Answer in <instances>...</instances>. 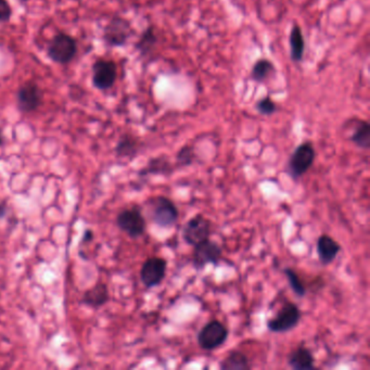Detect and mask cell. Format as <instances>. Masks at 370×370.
Segmentation results:
<instances>
[{"label": "cell", "mask_w": 370, "mask_h": 370, "mask_svg": "<svg viewBox=\"0 0 370 370\" xmlns=\"http://www.w3.org/2000/svg\"><path fill=\"white\" fill-rule=\"evenodd\" d=\"M150 219L161 228H171L177 223L179 212L175 203L169 198L158 196L149 203Z\"/></svg>", "instance_id": "6da1fadb"}, {"label": "cell", "mask_w": 370, "mask_h": 370, "mask_svg": "<svg viewBox=\"0 0 370 370\" xmlns=\"http://www.w3.org/2000/svg\"><path fill=\"white\" fill-rule=\"evenodd\" d=\"M299 306L292 302H286L274 317L267 321V328L274 333H285L295 329L301 321Z\"/></svg>", "instance_id": "7a4b0ae2"}, {"label": "cell", "mask_w": 370, "mask_h": 370, "mask_svg": "<svg viewBox=\"0 0 370 370\" xmlns=\"http://www.w3.org/2000/svg\"><path fill=\"white\" fill-rule=\"evenodd\" d=\"M316 152L310 141L301 143L293 151L288 162V173L295 181L305 175L315 161Z\"/></svg>", "instance_id": "3957f363"}, {"label": "cell", "mask_w": 370, "mask_h": 370, "mask_svg": "<svg viewBox=\"0 0 370 370\" xmlns=\"http://www.w3.org/2000/svg\"><path fill=\"white\" fill-rule=\"evenodd\" d=\"M77 53V44L71 35L67 33H58L50 43L47 56L58 65H68Z\"/></svg>", "instance_id": "277c9868"}, {"label": "cell", "mask_w": 370, "mask_h": 370, "mask_svg": "<svg viewBox=\"0 0 370 370\" xmlns=\"http://www.w3.org/2000/svg\"><path fill=\"white\" fill-rule=\"evenodd\" d=\"M228 335L229 331L226 326L214 319L200 330V333H198V344L205 351H213L221 347L227 341Z\"/></svg>", "instance_id": "5b68a950"}, {"label": "cell", "mask_w": 370, "mask_h": 370, "mask_svg": "<svg viewBox=\"0 0 370 370\" xmlns=\"http://www.w3.org/2000/svg\"><path fill=\"white\" fill-rule=\"evenodd\" d=\"M133 34L131 23L121 17H114L106 25L103 41L110 47H123Z\"/></svg>", "instance_id": "8992f818"}, {"label": "cell", "mask_w": 370, "mask_h": 370, "mask_svg": "<svg viewBox=\"0 0 370 370\" xmlns=\"http://www.w3.org/2000/svg\"><path fill=\"white\" fill-rule=\"evenodd\" d=\"M211 231V222L202 214H198L186 223L183 229V239L188 245L195 247L200 242L210 239Z\"/></svg>", "instance_id": "52a82bcc"}, {"label": "cell", "mask_w": 370, "mask_h": 370, "mask_svg": "<svg viewBox=\"0 0 370 370\" xmlns=\"http://www.w3.org/2000/svg\"><path fill=\"white\" fill-rule=\"evenodd\" d=\"M167 269V260L158 257H149L141 266L140 279L148 289L158 287L165 278Z\"/></svg>", "instance_id": "ba28073f"}, {"label": "cell", "mask_w": 370, "mask_h": 370, "mask_svg": "<svg viewBox=\"0 0 370 370\" xmlns=\"http://www.w3.org/2000/svg\"><path fill=\"white\" fill-rule=\"evenodd\" d=\"M117 224L120 229L127 234L131 238L141 237L145 234L146 224L145 217L138 208H132L122 211L117 215Z\"/></svg>", "instance_id": "9c48e42d"}, {"label": "cell", "mask_w": 370, "mask_h": 370, "mask_svg": "<svg viewBox=\"0 0 370 370\" xmlns=\"http://www.w3.org/2000/svg\"><path fill=\"white\" fill-rule=\"evenodd\" d=\"M193 250V263L195 269L200 271L209 264L219 265L223 255V250L216 242L204 240L196 245Z\"/></svg>", "instance_id": "30bf717a"}, {"label": "cell", "mask_w": 370, "mask_h": 370, "mask_svg": "<svg viewBox=\"0 0 370 370\" xmlns=\"http://www.w3.org/2000/svg\"><path fill=\"white\" fill-rule=\"evenodd\" d=\"M117 68L112 60L100 59L93 65V84L99 91H107L117 82Z\"/></svg>", "instance_id": "8fae6325"}, {"label": "cell", "mask_w": 370, "mask_h": 370, "mask_svg": "<svg viewBox=\"0 0 370 370\" xmlns=\"http://www.w3.org/2000/svg\"><path fill=\"white\" fill-rule=\"evenodd\" d=\"M43 101L41 88L34 82H27L20 86L17 93L18 109L22 113H31L39 108Z\"/></svg>", "instance_id": "7c38bea8"}, {"label": "cell", "mask_w": 370, "mask_h": 370, "mask_svg": "<svg viewBox=\"0 0 370 370\" xmlns=\"http://www.w3.org/2000/svg\"><path fill=\"white\" fill-rule=\"evenodd\" d=\"M316 248H317L319 261L325 266L333 263L341 251V245H339V242L328 235H323L318 238Z\"/></svg>", "instance_id": "4fadbf2b"}, {"label": "cell", "mask_w": 370, "mask_h": 370, "mask_svg": "<svg viewBox=\"0 0 370 370\" xmlns=\"http://www.w3.org/2000/svg\"><path fill=\"white\" fill-rule=\"evenodd\" d=\"M288 365L295 370L316 369L315 359L311 350L300 345L290 353L288 357Z\"/></svg>", "instance_id": "5bb4252c"}, {"label": "cell", "mask_w": 370, "mask_h": 370, "mask_svg": "<svg viewBox=\"0 0 370 370\" xmlns=\"http://www.w3.org/2000/svg\"><path fill=\"white\" fill-rule=\"evenodd\" d=\"M109 289L106 283H97L91 289L87 290L84 295V303L93 309H99L109 301Z\"/></svg>", "instance_id": "9a60e30c"}, {"label": "cell", "mask_w": 370, "mask_h": 370, "mask_svg": "<svg viewBox=\"0 0 370 370\" xmlns=\"http://www.w3.org/2000/svg\"><path fill=\"white\" fill-rule=\"evenodd\" d=\"M290 55L293 62H301L303 60L304 51H305V39L301 27L295 24L290 32L289 36Z\"/></svg>", "instance_id": "2e32d148"}, {"label": "cell", "mask_w": 370, "mask_h": 370, "mask_svg": "<svg viewBox=\"0 0 370 370\" xmlns=\"http://www.w3.org/2000/svg\"><path fill=\"white\" fill-rule=\"evenodd\" d=\"M222 370H249L252 366L249 357L241 351H231L219 364Z\"/></svg>", "instance_id": "e0dca14e"}, {"label": "cell", "mask_w": 370, "mask_h": 370, "mask_svg": "<svg viewBox=\"0 0 370 370\" xmlns=\"http://www.w3.org/2000/svg\"><path fill=\"white\" fill-rule=\"evenodd\" d=\"M276 69L273 62L269 59H260L252 68L251 77L257 83H265L275 73Z\"/></svg>", "instance_id": "ac0fdd59"}, {"label": "cell", "mask_w": 370, "mask_h": 370, "mask_svg": "<svg viewBox=\"0 0 370 370\" xmlns=\"http://www.w3.org/2000/svg\"><path fill=\"white\" fill-rule=\"evenodd\" d=\"M352 143L362 149H369L370 147V125L367 121H359L355 131L352 134Z\"/></svg>", "instance_id": "d6986e66"}, {"label": "cell", "mask_w": 370, "mask_h": 370, "mask_svg": "<svg viewBox=\"0 0 370 370\" xmlns=\"http://www.w3.org/2000/svg\"><path fill=\"white\" fill-rule=\"evenodd\" d=\"M138 147L139 146L135 138L129 135H124L115 147V153L120 158H134L137 155Z\"/></svg>", "instance_id": "ffe728a7"}, {"label": "cell", "mask_w": 370, "mask_h": 370, "mask_svg": "<svg viewBox=\"0 0 370 370\" xmlns=\"http://www.w3.org/2000/svg\"><path fill=\"white\" fill-rule=\"evenodd\" d=\"M157 41L155 29L152 27H148L140 36L139 41L136 43V49L143 56L149 55L152 49L155 48Z\"/></svg>", "instance_id": "44dd1931"}, {"label": "cell", "mask_w": 370, "mask_h": 370, "mask_svg": "<svg viewBox=\"0 0 370 370\" xmlns=\"http://www.w3.org/2000/svg\"><path fill=\"white\" fill-rule=\"evenodd\" d=\"M283 274L287 277L290 288H291L292 291L295 292V295L299 298H303L306 295V287L302 283V280L300 279L298 274L290 267L283 269Z\"/></svg>", "instance_id": "7402d4cb"}, {"label": "cell", "mask_w": 370, "mask_h": 370, "mask_svg": "<svg viewBox=\"0 0 370 370\" xmlns=\"http://www.w3.org/2000/svg\"><path fill=\"white\" fill-rule=\"evenodd\" d=\"M170 164L169 161L164 157L157 158V159L151 160L148 164V167L143 170L141 174H161L164 172H169Z\"/></svg>", "instance_id": "603a6c76"}, {"label": "cell", "mask_w": 370, "mask_h": 370, "mask_svg": "<svg viewBox=\"0 0 370 370\" xmlns=\"http://www.w3.org/2000/svg\"><path fill=\"white\" fill-rule=\"evenodd\" d=\"M196 155L193 148L190 146H184L176 155V160L179 167H189L195 161Z\"/></svg>", "instance_id": "cb8c5ba5"}, {"label": "cell", "mask_w": 370, "mask_h": 370, "mask_svg": "<svg viewBox=\"0 0 370 370\" xmlns=\"http://www.w3.org/2000/svg\"><path fill=\"white\" fill-rule=\"evenodd\" d=\"M257 110L262 114V115H272L275 113L277 110V106L275 102L273 101L269 96L262 98L259 100L257 103Z\"/></svg>", "instance_id": "d4e9b609"}, {"label": "cell", "mask_w": 370, "mask_h": 370, "mask_svg": "<svg viewBox=\"0 0 370 370\" xmlns=\"http://www.w3.org/2000/svg\"><path fill=\"white\" fill-rule=\"evenodd\" d=\"M12 15V8L7 0H0V23L10 21Z\"/></svg>", "instance_id": "484cf974"}, {"label": "cell", "mask_w": 370, "mask_h": 370, "mask_svg": "<svg viewBox=\"0 0 370 370\" xmlns=\"http://www.w3.org/2000/svg\"><path fill=\"white\" fill-rule=\"evenodd\" d=\"M93 238H94L93 231H86L85 235H84V237H83V241L84 242L91 241V240L93 239Z\"/></svg>", "instance_id": "4316f807"}, {"label": "cell", "mask_w": 370, "mask_h": 370, "mask_svg": "<svg viewBox=\"0 0 370 370\" xmlns=\"http://www.w3.org/2000/svg\"><path fill=\"white\" fill-rule=\"evenodd\" d=\"M6 209H7V207H6V204H0V216L5 215Z\"/></svg>", "instance_id": "83f0119b"}, {"label": "cell", "mask_w": 370, "mask_h": 370, "mask_svg": "<svg viewBox=\"0 0 370 370\" xmlns=\"http://www.w3.org/2000/svg\"><path fill=\"white\" fill-rule=\"evenodd\" d=\"M4 140L3 138L0 137V146L3 145Z\"/></svg>", "instance_id": "f1b7e54d"}]
</instances>
